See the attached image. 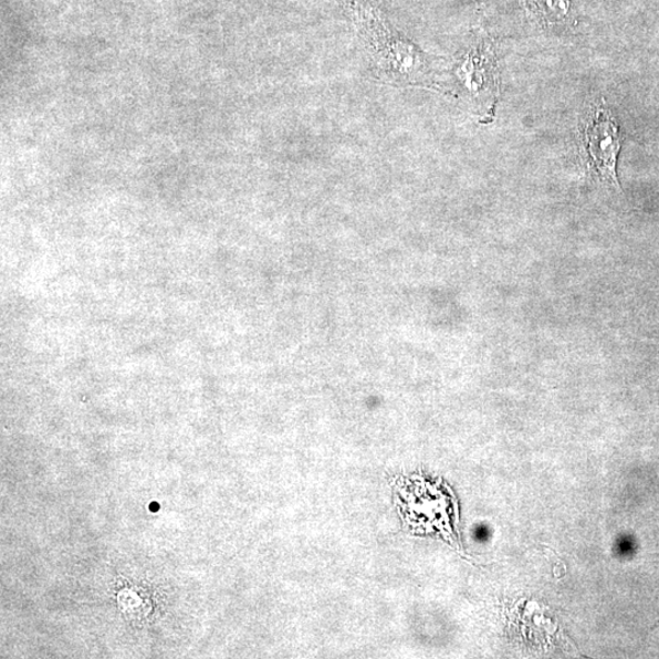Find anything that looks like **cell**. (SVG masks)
Returning a JSON list of instances; mask_svg holds the SVG:
<instances>
[{
  "label": "cell",
  "mask_w": 659,
  "mask_h": 659,
  "mask_svg": "<svg viewBox=\"0 0 659 659\" xmlns=\"http://www.w3.org/2000/svg\"><path fill=\"white\" fill-rule=\"evenodd\" d=\"M456 76L480 114L492 115L500 93L499 64L493 45L488 40L474 43L456 67Z\"/></svg>",
  "instance_id": "3"
},
{
  "label": "cell",
  "mask_w": 659,
  "mask_h": 659,
  "mask_svg": "<svg viewBox=\"0 0 659 659\" xmlns=\"http://www.w3.org/2000/svg\"><path fill=\"white\" fill-rule=\"evenodd\" d=\"M366 31L370 34L376 61L388 77L406 84L426 86L432 84L427 57L418 51L417 46L394 36L379 19L369 18Z\"/></svg>",
  "instance_id": "2"
},
{
  "label": "cell",
  "mask_w": 659,
  "mask_h": 659,
  "mask_svg": "<svg viewBox=\"0 0 659 659\" xmlns=\"http://www.w3.org/2000/svg\"><path fill=\"white\" fill-rule=\"evenodd\" d=\"M158 509H159V505H158L157 503H155V504H153V505L150 504V511H153V512H157V511H158Z\"/></svg>",
  "instance_id": "5"
},
{
  "label": "cell",
  "mask_w": 659,
  "mask_h": 659,
  "mask_svg": "<svg viewBox=\"0 0 659 659\" xmlns=\"http://www.w3.org/2000/svg\"><path fill=\"white\" fill-rule=\"evenodd\" d=\"M605 102L598 103L588 113L583 137L588 170L603 185L620 192L617 161L621 148L618 122Z\"/></svg>",
  "instance_id": "1"
},
{
  "label": "cell",
  "mask_w": 659,
  "mask_h": 659,
  "mask_svg": "<svg viewBox=\"0 0 659 659\" xmlns=\"http://www.w3.org/2000/svg\"><path fill=\"white\" fill-rule=\"evenodd\" d=\"M524 3L546 27L568 28L575 23L571 0H524Z\"/></svg>",
  "instance_id": "4"
}]
</instances>
